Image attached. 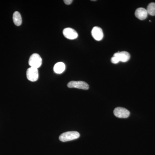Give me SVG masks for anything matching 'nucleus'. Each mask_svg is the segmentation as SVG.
I'll list each match as a JSON object with an SVG mask.
<instances>
[{
    "instance_id": "1",
    "label": "nucleus",
    "mask_w": 155,
    "mask_h": 155,
    "mask_svg": "<svg viewBox=\"0 0 155 155\" xmlns=\"http://www.w3.org/2000/svg\"><path fill=\"white\" fill-rule=\"evenodd\" d=\"M79 137L80 134L77 131H68L62 134L59 137V139L61 141L67 142L77 139Z\"/></svg>"
},
{
    "instance_id": "9",
    "label": "nucleus",
    "mask_w": 155,
    "mask_h": 155,
    "mask_svg": "<svg viewBox=\"0 0 155 155\" xmlns=\"http://www.w3.org/2000/svg\"><path fill=\"white\" fill-rule=\"evenodd\" d=\"M148 13L147 9L144 8H138L136 10L135 15L137 18L140 20H143L145 19L147 17Z\"/></svg>"
},
{
    "instance_id": "12",
    "label": "nucleus",
    "mask_w": 155,
    "mask_h": 155,
    "mask_svg": "<svg viewBox=\"0 0 155 155\" xmlns=\"http://www.w3.org/2000/svg\"><path fill=\"white\" fill-rule=\"evenodd\" d=\"M147 11L148 14L151 16H155V3H150L147 6Z\"/></svg>"
},
{
    "instance_id": "4",
    "label": "nucleus",
    "mask_w": 155,
    "mask_h": 155,
    "mask_svg": "<svg viewBox=\"0 0 155 155\" xmlns=\"http://www.w3.org/2000/svg\"><path fill=\"white\" fill-rule=\"evenodd\" d=\"M26 76L27 79L31 81H35L38 78V69L30 67L26 71Z\"/></svg>"
},
{
    "instance_id": "6",
    "label": "nucleus",
    "mask_w": 155,
    "mask_h": 155,
    "mask_svg": "<svg viewBox=\"0 0 155 155\" xmlns=\"http://www.w3.org/2000/svg\"><path fill=\"white\" fill-rule=\"evenodd\" d=\"M63 34L64 37L70 40L75 39L77 38L78 34L76 31L72 28H67L63 30Z\"/></svg>"
},
{
    "instance_id": "5",
    "label": "nucleus",
    "mask_w": 155,
    "mask_h": 155,
    "mask_svg": "<svg viewBox=\"0 0 155 155\" xmlns=\"http://www.w3.org/2000/svg\"><path fill=\"white\" fill-rule=\"evenodd\" d=\"M114 114L116 117L119 118H128L130 116V112L125 108L118 107L115 108L114 111Z\"/></svg>"
},
{
    "instance_id": "2",
    "label": "nucleus",
    "mask_w": 155,
    "mask_h": 155,
    "mask_svg": "<svg viewBox=\"0 0 155 155\" xmlns=\"http://www.w3.org/2000/svg\"><path fill=\"white\" fill-rule=\"evenodd\" d=\"M42 59L39 55L33 54L31 55L28 60V64L31 67L38 69L42 65Z\"/></svg>"
},
{
    "instance_id": "10",
    "label": "nucleus",
    "mask_w": 155,
    "mask_h": 155,
    "mask_svg": "<svg viewBox=\"0 0 155 155\" xmlns=\"http://www.w3.org/2000/svg\"><path fill=\"white\" fill-rule=\"evenodd\" d=\"M66 66L63 62H58L54 65V70L57 74H61L65 71Z\"/></svg>"
},
{
    "instance_id": "11",
    "label": "nucleus",
    "mask_w": 155,
    "mask_h": 155,
    "mask_svg": "<svg viewBox=\"0 0 155 155\" xmlns=\"http://www.w3.org/2000/svg\"><path fill=\"white\" fill-rule=\"evenodd\" d=\"M13 21H14V24L17 26H19L22 24V17H21L20 13L18 11L14 12L13 14Z\"/></svg>"
},
{
    "instance_id": "3",
    "label": "nucleus",
    "mask_w": 155,
    "mask_h": 155,
    "mask_svg": "<svg viewBox=\"0 0 155 155\" xmlns=\"http://www.w3.org/2000/svg\"><path fill=\"white\" fill-rule=\"evenodd\" d=\"M69 88H76L82 90H88L89 86L86 82L83 81H71L67 84Z\"/></svg>"
},
{
    "instance_id": "13",
    "label": "nucleus",
    "mask_w": 155,
    "mask_h": 155,
    "mask_svg": "<svg viewBox=\"0 0 155 155\" xmlns=\"http://www.w3.org/2000/svg\"><path fill=\"white\" fill-rule=\"evenodd\" d=\"M111 61L113 64H117L118 63H119L120 61L119 60L118 58L116 57H112V58L111 59Z\"/></svg>"
},
{
    "instance_id": "8",
    "label": "nucleus",
    "mask_w": 155,
    "mask_h": 155,
    "mask_svg": "<svg viewBox=\"0 0 155 155\" xmlns=\"http://www.w3.org/2000/svg\"><path fill=\"white\" fill-rule=\"evenodd\" d=\"M114 57H117L119 61L122 62H126L130 59V56L129 53L126 51H122L116 53L114 54Z\"/></svg>"
},
{
    "instance_id": "7",
    "label": "nucleus",
    "mask_w": 155,
    "mask_h": 155,
    "mask_svg": "<svg viewBox=\"0 0 155 155\" xmlns=\"http://www.w3.org/2000/svg\"><path fill=\"white\" fill-rule=\"evenodd\" d=\"M91 34L94 38L98 41L101 40L104 38V33L102 29L97 26H95L93 28Z\"/></svg>"
},
{
    "instance_id": "14",
    "label": "nucleus",
    "mask_w": 155,
    "mask_h": 155,
    "mask_svg": "<svg viewBox=\"0 0 155 155\" xmlns=\"http://www.w3.org/2000/svg\"><path fill=\"white\" fill-rule=\"evenodd\" d=\"M73 1L72 0H64V2L67 5H70L72 4Z\"/></svg>"
}]
</instances>
